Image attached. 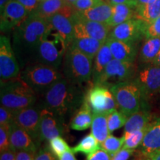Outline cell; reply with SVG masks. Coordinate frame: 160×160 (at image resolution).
<instances>
[{
    "mask_svg": "<svg viewBox=\"0 0 160 160\" xmlns=\"http://www.w3.org/2000/svg\"><path fill=\"white\" fill-rule=\"evenodd\" d=\"M37 151L20 150L16 151V160H34Z\"/></svg>",
    "mask_w": 160,
    "mask_h": 160,
    "instance_id": "b9f144b4",
    "label": "cell"
},
{
    "mask_svg": "<svg viewBox=\"0 0 160 160\" xmlns=\"http://www.w3.org/2000/svg\"><path fill=\"white\" fill-rule=\"evenodd\" d=\"M150 158V160H160V151L152 155Z\"/></svg>",
    "mask_w": 160,
    "mask_h": 160,
    "instance_id": "f907efd6",
    "label": "cell"
},
{
    "mask_svg": "<svg viewBox=\"0 0 160 160\" xmlns=\"http://www.w3.org/2000/svg\"><path fill=\"white\" fill-rule=\"evenodd\" d=\"M128 117L121 111L115 110L107 113L108 125L110 133L125 126Z\"/></svg>",
    "mask_w": 160,
    "mask_h": 160,
    "instance_id": "d6a6232c",
    "label": "cell"
},
{
    "mask_svg": "<svg viewBox=\"0 0 160 160\" xmlns=\"http://www.w3.org/2000/svg\"><path fill=\"white\" fill-rule=\"evenodd\" d=\"M106 43L111 49L113 59L120 61L134 62L137 55V43L128 42L108 37Z\"/></svg>",
    "mask_w": 160,
    "mask_h": 160,
    "instance_id": "ac0fdd59",
    "label": "cell"
},
{
    "mask_svg": "<svg viewBox=\"0 0 160 160\" xmlns=\"http://www.w3.org/2000/svg\"><path fill=\"white\" fill-rule=\"evenodd\" d=\"M104 42H102L99 40L93 39L91 37H82L74 38L71 43V46L79 50L84 54L94 59L98 51L101 48Z\"/></svg>",
    "mask_w": 160,
    "mask_h": 160,
    "instance_id": "484cf974",
    "label": "cell"
},
{
    "mask_svg": "<svg viewBox=\"0 0 160 160\" xmlns=\"http://www.w3.org/2000/svg\"><path fill=\"white\" fill-rule=\"evenodd\" d=\"M81 88L63 77L41 96L40 105L65 119L80 108L85 101V95Z\"/></svg>",
    "mask_w": 160,
    "mask_h": 160,
    "instance_id": "7a4b0ae2",
    "label": "cell"
},
{
    "mask_svg": "<svg viewBox=\"0 0 160 160\" xmlns=\"http://www.w3.org/2000/svg\"><path fill=\"white\" fill-rule=\"evenodd\" d=\"M73 153H74L72 151V149L71 151H66L59 158V160H77Z\"/></svg>",
    "mask_w": 160,
    "mask_h": 160,
    "instance_id": "7dc6e473",
    "label": "cell"
},
{
    "mask_svg": "<svg viewBox=\"0 0 160 160\" xmlns=\"http://www.w3.org/2000/svg\"><path fill=\"white\" fill-rule=\"evenodd\" d=\"M73 11V7L66 2L65 0H42L40 2L37 10L32 13L48 19L57 13H62L71 17Z\"/></svg>",
    "mask_w": 160,
    "mask_h": 160,
    "instance_id": "d6986e66",
    "label": "cell"
},
{
    "mask_svg": "<svg viewBox=\"0 0 160 160\" xmlns=\"http://www.w3.org/2000/svg\"><path fill=\"white\" fill-rule=\"evenodd\" d=\"M93 113L87 103L84 102L71 122V128L75 131H84L91 126Z\"/></svg>",
    "mask_w": 160,
    "mask_h": 160,
    "instance_id": "83f0119b",
    "label": "cell"
},
{
    "mask_svg": "<svg viewBox=\"0 0 160 160\" xmlns=\"http://www.w3.org/2000/svg\"><path fill=\"white\" fill-rule=\"evenodd\" d=\"M51 28L47 19L31 13L14 29L13 48L21 68L36 63L39 44Z\"/></svg>",
    "mask_w": 160,
    "mask_h": 160,
    "instance_id": "6da1fadb",
    "label": "cell"
},
{
    "mask_svg": "<svg viewBox=\"0 0 160 160\" xmlns=\"http://www.w3.org/2000/svg\"><path fill=\"white\" fill-rule=\"evenodd\" d=\"M160 51V38L146 39L139 51V61L144 65H151Z\"/></svg>",
    "mask_w": 160,
    "mask_h": 160,
    "instance_id": "4316f807",
    "label": "cell"
},
{
    "mask_svg": "<svg viewBox=\"0 0 160 160\" xmlns=\"http://www.w3.org/2000/svg\"><path fill=\"white\" fill-rule=\"evenodd\" d=\"M133 81L141 89L146 100L160 92V67L148 65L137 71Z\"/></svg>",
    "mask_w": 160,
    "mask_h": 160,
    "instance_id": "7c38bea8",
    "label": "cell"
},
{
    "mask_svg": "<svg viewBox=\"0 0 160 160\" xmlns=\"http://www.w3.org/2000/svg\"><path fill=\"white\" fill-rule=\"evenodd\" d=\"M112 157L102 148L88 155L87 160H111Z\"/></svg>",
    "mask_w": 160,
    "mask_h": 160,
    "instance_id": "60d3db41",
    "label": "cell"
},
{
    "mask_svg": "<svg viewBox=\"0 0 160 160\" xmlns=\"http://www.w3.org/2000/svg\"><path fill=\"white\" fill-rule=\"evenodd\" d=\"M153 65L159 66V67H160V51H159V53H158L157 57H156L154 62H153Z\"/></svg>",
    "mask_w": 160,
    "mask_h": 160,
    "instance_id": "816d5d0a",
    "label": "cell"
},
{
    "mask_svg": "<svg viewBox=\"0 0 160 160\" xmlns=\"http://www.w3.org/2000/svg\"><path fill=\"white\" fill-rule=\"evenodd\" d=\"M37 95L20 77L1 81V105L13 111L26 108L37 103Z\"/></svg>",
    "mask_w": 160,
    "mask_h": 160,
    "instance_id": "3957f363",
    "label": "cell"
},
{
    "mask_svg": "<svg viewBox=\"0 0 160 160\" xmlns=\"http://www.w3.org/2000/svg\"></svg>",
    "mask_w": 160,
    "mask_h": 160,
    "instance_id": "9f6ffc18",
    "label": "cell"
},
{
    "mask_svg": "<svg viewBox=\"0 0 160 160\" xmlns=\"http://www.w3.org/2000/svg\"><path fill=\"white\" fill-rule=\"evenodd\" d=\"M10 148L13 151L33 150L37 151V145L25 129L13 122L10 126Z\"/></svg>",
    "mask_w": 160,
    "mask_h": 160,
    "instance_id": "ffe728a7",
    "label": "cell"
},
{
    "mask_svg": "<svg viewBox=\"0 0 160 160\" xmlns=\"http://www.w3.org/2000/svg\"><path fill=\"white\" fill-rule=\"evenodd\" d=\"M30 13L17 0H9L1 12L0 28L3 33L11 31L21 25L29 17Z\"/></svg>",
    "mask_w": 160,
    "mask_h": 160,
    "instance_id": "2e32d148",
    "label": "cell"
},
{
    "mask_svg": "<svg viewBox=\"0 0 160 160\" xmlns=\"http://www.w3.org/2000/svg\"><path fill=\"white\" fill-rule=\"evenodd\" d=\"M17 1L21 3L31 14L37 10L42 0H17Z\"/></svg>",
    "mask_w": 160,
    "mask_h": 160,
    "instance_id": "ee69618b",
    "label": "cell"
},
{
    "mask_svg": "<svg viewBox=\"0 0 160 160\" xmlns=\"http://www.w3.org/2000/svg\"><path fill=\"white\" fill-rule=\"evenodd\" d=\"M159 93H160V92H159Z\"/></svg>",
    "mask_w": 160,
    "mask_h": 160,
    "instance_id": "6f0895ef",
    "label": "cell"
},
{
    "mask_svg": "<svg viewBox=\"0 0 160 160\" xmlns=\"http://www.w3.org/2000/svg\"><path fill=\"white\" fill-rule=\"evenodd\" d=\"M152 122V114L150 111L148 105L143 106L139 111L128 117L124 128V132H133L147 127Z\"/></svg>",
    "mask_w": 160,
    "mask_h": 160,
    "instance_id": "cb8c5ba5",
    "label": "cell"
},
{
    "mask_svg": "<svg viewBox=\"0 0 160 160\" xmlns=\"http://www.w3.org/2000/svg\"><path fill=\"white\" fill-rule=\"evenodd\" d=\"M14 111L1 105L0 107V126L11 125L13 122Z\"/></svg>",
    "mask_w": 160,
    "mask_h": 160,
    "instance_id": "f35d334b",
    "label": "cell"
},
{
    "mask_svg": "<svg viewBox=\"0 0 160 160\" xmlns=\"http://www.w3.org/2000/svg\"><path fill=\"white\" fill-rule=\"evenodd\" d=\"M71 18L74 27V38L91 37L105 43L109 37L112 29L105 23L83 19L74 11Z\"/></svg>",
    "mask_w": 160,
    "mask_h": 160,
    "instance_id": "30bf717a",
    "label": "cell"
},
{
    "mask_svg": "<svg viewBox=\"0 0 160 160\" xmlns=\"http://www.w3.org/2000/svg\"><path fill=\"white\" fill-rule=\"evenodd\" d=\"M137 6L138 5H147V4H150L155 2L156 0H137Z\"/></svg>",
    "mask_w": 160,
    "mask_h": 160,
    "instance_id": "c3c4849f",
    "label": "cell"
},
{
    "mask_svg": "<svg viewBox=\"0 0 160 160\" xmlns=\"http://www.w3.org/2000/svg\"><path fill=\"white\" fill-rule=\"evenodd\" d=\"M47 19L68 48L74 39V27L71 18L62 13H57Z\"/></svg>",
    "mask_w": 160,
    "mask_h": 160,
    "instance_id": "44dd1931",
    "label": "cell"
},
{
    "mask_svg": "<svg viewBox=\"0 0 160 160\" xmlns=\"http://www.w3.org/2000/svg\"><path fill=\"white\" fill-rule=\"evenodd\" d=\"M9 2V0H0V10H1V12L5 8L6 4Z\"/></svg>",
    "mask_w": 160,
    "mask_h": 160,
    "instance_id": "681fc988",
    "label": "cell"
},
{
    "mask_svg": "<svg viewBox=\"0 0 160 160\" xmlns=\"http://www.w3.org/2000/svg\"><path fill=\"white\" fill-rule=\"evenodd\" d=\"M124 142H125V138L123 136L121 138H118L110 134L107 139L101 144V148L107 151L111 157H113L122 148Z\"/></svg>",
    "mask_w": 160,
    "mask_h": 160,
    "instance_id": "836d02e7",
    "label": "cell"
},
{
    "mask_svg": "<svg viewBox=\"0 0 160 160\" xmlns=\"http://www.w3.org/2000/svg\"><path fill=\"white\" fill-rule=\"evenodd\" d=\"M85 102L93 113H108L117 109V105L109 87L103 85H92L86 93Z\"/></svg>",
    "mask_w": 160,
    "mask_h": 160,
    "instance_id": "ba28073f",
    "label": "cell"
},
{
    "mask_svg": "<svg viewBox=\"0 0 160 160\" xmlns=\"http://www.w3.org/2000/svg\"><path fill=\"white\" fill-rule=\"evenodd\" d=\"M49 147L53 153L59 158L66 151H71V148L69 147L65 140L62 137H57L49 140Z\"/></svg>",
    "mask_w": 160,
    "mask_h": 160,
    "instance_id": "e575fe53",
    "label": "cell"
},
{
    "mask_svg": "<svg viewBox=\"0 0 160 160\" xmlns=\"http://www.w3.org/2000/svg\"><path fill=\"white\" fill-rule=\"evenodd\" d=\"M147 160H150V158H148V159H147Z\"/></svg>",
    "mask_w": 160,
    "mask_h": 160,
    "instance_id": "11a10c76",
    "label": "cell"
},
{
    "mask_svg": "<svg viewBox=\"0 0 160 160\" xmlns=\"http://www.w3.org/2000/svg\"><path fill=\"white\" fill-rule=\"evenodd\" d=\"M68 48L62 38L51 26L39 44L36 63H41L58 69Z\"/></svg>",
    "mask_w": 160,
    "mask_h": 160,
    "instance_id": "52a82bcc",
    "label": "cell"
},
{
    "mask_svg": "<svg viewBox=\"0 0 160 160\" xmlns=\"http://www.w3.org/2000/svg\"><path fill=\"white\" fill-rule=\"evenodd\" d=\"M109 2L112 5H117V4H125L128 5L131 7L134 8L137 6V0H109Z\"/></svg>",
    "mask_w": 160,
    "mask_h": 160,
    "instance_id": "bcb514c9",
    "label": "cell"
},
{
    "mask_svg": "<svg viewBox=\"0 0 160 160\" xmlns=\"http://www.w3.org/2000/svg\"><path fill=\"white\" fill-rule=\"evenodd\" d=\"M63 77L58 69L41 63L26 66L19 74V77L40 97Z\"/></svg>",
    "mask_w": 160,
    "mask_h": 160,
    "instance_id": "5b68a950",
    "label": "cell"
},
{
    "mask_svg": "<svg viewBox=\"0 0 160 160\" xmlns=\"http://www.w3.org/2000/svg\"><path fill=\"white\" fill-rule=\"evenodd\" d=\"M19 64L8 37H0V78L5 81L17 78L19 75Z\"/></svg>",
    "mask_w": 160,
    "mask_h": 160,
    "instance_id": "8fae6325",
    "label": "cell"
},
{
    "mask_svg": "<svg viewBox=\"0 0 160 160\" xmlns=\"http://www.w3.org/2000/svg\"><path fill=\"white\" fill-rule=\"evenodd\" d=\"M147 159H148V157H145V156H144V155L142 154V157H136L135 159H133V160H147Z\"/></svg>",
    "mask_w": 160,
    "mask_h": 160,
    "instance_id": "db71d44e",
    "label": "cell"
},
{
    "mask_svg": "<svg viewBox=\"0 0 160 160\" xmlns=\"http://www.w3.org/2000/svg\"><path fill=\"white\" fill-rule=\"evenodd\" d=\"M65 119L61 116L42 108L39 128V142L49 141L65 133Z\"/></svg>",
    "mask_w": 160,
    "mask_h": 160,
    "instance_id": "4fadbf2b",
    "label": "cell"
},
{
    "mask_svg": "<svg viewBox=\"0 0 160 160\" xmlns=\"http://www.w3.org/2000/svg\"><path fill=\"white\" fill-rule=\"evenodd\" d=\"M57 156L53 153L48 146H44L36 154L34 160H57Z\"/></svg>",
    "mask_w": 160,
    "mask_h": 160,
    "instance_id": "ab89813d",
    "label": "cell"
},
{
    "mask_svg": "<svg viewBox=\"0 0 160 160\" xmlns=\"http://www.w3.org/2000/svg\"><path fill=\"white\" fill-rule=\"evenodd\" d=\"M100 148H101V145L98 142L92 133H89L83 137L81 141L77 144V145L72 148L71 149L74 153H82L88 155L99 149Z\"/></svg>",
    "mask_w": 160,
    "mask_h": 160,
    "instance_id": "4dcf8cb0",
    "label": "cell"
},
{
    "mask_svg": "<svg viewBox=\"0 0 160 160\" xmlns=\"http://www.w3.org/2000/svg\"><path fill=\"white\" fill-rule=\"evenodd\" d=\"M10 126H0V153L10 148Z\"/></svg>",
    "mask_w": 160,
    "mask_h": 160,
    "instance_id": "8d00e7d4",
    "label": "cell"
},
{
    "mask_svg": "<svg viewBox=\"0 0 160 160\" xmlns=\"http://www.w3.org/2000/svg\"><path fill=\"white\" fill-rule=\"evenodd\" d=\"M151 38H160V17L153 22L146 26L145 39Z\"/></svg>",
    "mask_w": 160,
    "mask_h": 160,
    "instance_id": "74e56055",
    "label": "cell"
},
{
    "mask_svg": "<svg viewBox=\"0 0 160 160\" xmlns=\"http://www.w3.org/2000/svg\"><path fill=\"white\" fill-rule=\"evenodd\" d=\"M0 160H16V151L10 148L9 149L2 152Z\"/></svg>",
    "mask_w": 160,
    "mask_h": 160,
    "instance_id": "f6af8a7d",
    "label": "cell"
},
{
    "mask_svg": "<svg viewBox=\"0 0 160 160\" xmlns=\"http://www.w3.org/2000/svg\"><path fill=\"white\" fill-rule=\"evenodd\" d=\"M135 18V8L125 4L113 5V14L106 25L111 28Z\"/></svg>",
    "mask_w": 160,
    "mask_h": 160,
    "instance_id": "d4e9b609",
    "label": "cell"
},
{
    "mask_svg": "<svg viewBox=\"0 0 160 160\" xmlns=\"http://www.w3.org/2000/svg\"><path fill=\"white\" fill-rule=\"evenodd\" d=\"M110 89L114 97L117 108L127 117L148 105L141 89L133 79L112 85Z\"/></svg>",
    "mask_w": 160,
    "mask_h": 160,
    "instance_id": "8992f818",
    "label": "cell"
},
{
    "mask_svg": "<svg viewBox=\"0 0 160 160\" xmlns=\"http://www.w3.org/2000/svg\"><path fill=\"white\" fill-rule=\"evenodd\" d=\"M147 25L141 19H131L112 28L109 37L128 42L137 43L145 38Z\"/></svg>",
    "mask_w": 160,
    "mask_h": 160,
    "instance_id": "9a60e30c",
    "label": "cell"
},
{
    "mask_svg": "<svg viewBox=\"0 0 160 160\" xmlns=\"http://www.w3.org/2000/svg\"><path fill=\"white\" fill-rule=\"evenodd\" d=\"M135 150L127 149L122 148L114 156L112 157L111 160H128L134 153Z\"/></svg>",
    "mask_w": 160,
    "mask_h": 160,
    "instance_id": "7bdbcfd3",
    "label": "cell"
},
{
    "mask_svg": "<svg viewBox=\"0 0 160 160\" xmlns=\"http://www.w3.org/2000/svg\"><path fill=\"white\" fill-rule=\"evenodd\" d=\"M136 72L134 62L113 59L107 65L97 85H103L110 88L118 83L133 79Z\"/></svg>",
    "mask_w": 160,
    "mask_h": 160,
    "instance_id": "9c48e42d",
    "label": "cell"
},
{
    "mask_svg": "<svg viewBox=\"0 0 160 160\" xmlns=\"http://www.w3.org/2000/svg\"><path fill=\"white\" fill-rule=\"evenodd\" d=\"M159 151H160V117L150 123L140 145V152L146 157H151Z\"/></svg>",
    "mask_w": 160,
    "mask_h": 160,
    "instance_id": "e0dca14e",
    "label": "cell"
},
{
    "mask_svg": "<svg viewBox=\"0 0 160 160\" xmlns=\"http://www.w3.org/2000/svg\"><path fill=\"white\" fill-rule=\"evenodd\" d=\"M77 1V0H65L66 2H67L68 4V5H71V6L73 5V4H74Z\"/></svg>",
    "mask_w": 160,
    "mask_h": 160,
    "instance_id": "f5cc1de1",
    "label": "cell"
},
{
    "mask_svg": "<svg viewBox=\"0 0 160 160\" xmlns=\"http://www.w3.org/2000/svg\"><path fill=\"white\" fill-rule=\"evenodd\" d=\"M93 60L70 45L64 57V77L71 82L79 86L91 82Z\"/></svg>",
    "mask_w": 160,
    "mask_h": 160,
    "instance_id": "277c9868",
    "label": "cell"
},
{
    "mask_svg": "<svg viewBox=\"0 0 160 160\" xmlns=\"http://www.w3.org/2000/svg\"><path fill=\"white\" fill-rule=\"evenodd\" d=\"M74 12L83 19L106 24L113 14V5L110 2L103 1L99 5L83 12Z\"/></svg>",
    "mask_w": 160,
    "mask_h": 160,
    "instance_id": "7402d4cb",
    "label": "cell"
},
{
    "mask_svg": "<svg viewBox=\"0 0 160 160\" xmlns=\"http://www.w3.org/2000/svg\"><path fill=\"white\" fill-rule=\"evenodd\" d=\"M103 0H77L72 5L74 11L83 12L102 2Z\"/></svg>",
    "mask_w": 160,
    "mask_h": 160,
    "instance_id": "d590c367",
    "label": "cell"
},
{
    "mask_svg": "<svg viewBox=\"0 0 160 160\" xmlns=\"http://www.w3.org/2000/svg\"><path fill=\"white\" fill-rule=\"evenodd\" d=\"M160 17V0L147 5H138L135 8V18L149 25Z\"/></svg>",
    "mask_w": 160,
    "mask_h": 160,
    "instance_id": "f1b7e54d",
    "label": "cell"
},
{
    "mask_svg": "<svg viewBox=\"0 0 160 160\" xmlns=\"http://www.w3.org/2000/svg\"><path fill=\"white\" fill-rule=\"evenodd\" d=\"M91 133L101 144L111 134L108 130L107 113H93L91 124Z\"/></svg>",
    "mask_w": 160,
    "mask_h": 160,
    "instance_id": "f546056e",
    "label": "cell"
},
{
    "mask_svg": "<svg viewBox=\"0 0 160 160\" xmlns=\"http://www.w3.org/2000/svg\"><path fill=\"white\" fill-rule=\"evenodd\" d=\"M42 105H32L31 107L14 112L13 122L25 130L33 138L37 145H39V128L41 119Z\"/></svg>",
    "mask_w": 160,
    "mask_h": 160,
    "instance_id": "5bb4252c",
    "label": "cell"
},
{
    "mask_svg": "<svg viewBox=\"0 0 160 160\" xmlns=\"http://www.w3.org/2000/svg\"><path fill=\"white\" fill-rule=\"evenodd\" d=\"M148 127L141 130H137L133 132H124L123 137L125 138V142H124V148L135 150L139 146L141 145L142 142L144 137H145L146 131H147Z\"/></svg>",
    "mask_w": 160,
    "mask_h": 160,
    "instance_id": "1f68e13d",
    "label": "cell"
},
{
    "mask_svg": "<svg viewBox=\"0 0 160 160\" xmlns=\"http://www.w3.org/2000/svg\"><path fill=\"white\" fill-rule=\"evenodd\" d=\"M113 59L111 49L105 42L94 58L92 71V85H96L99 83L106 67Z\"/></svg>",
    "mask_w": 160,
    "mask_h": 160,
    "instance_id": "603a6c76",
    "label": "cell"
}]
</instances>
